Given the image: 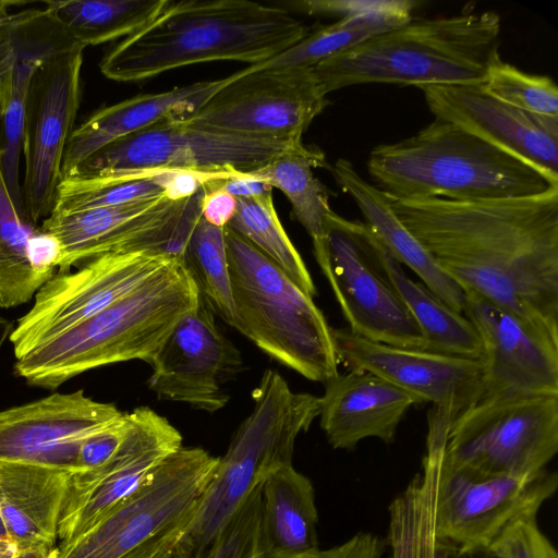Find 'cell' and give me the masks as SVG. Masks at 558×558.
<instances>
[{"mask_svg": "<svg viewBox=\"0 0 558 558\" xmlns=\"http://www.w3.org/2000/svg\"><path fill=\"white\" fill-rule=\"evenodd\" d=\"M70 473L0 461V514L19 550L57 547Z\"/></svg>", "mask_w": 558, "mask_h": 558, "instance_id": "d4e9b609", "label": "cell"}, {"mask_svg": "<svg viewBox=\"0 0 558 558\" xmlns=\"http://www.w3.org/2000/svg\"><path fill=\"white\" fill-rule=\"evenodd\" d=\"M383 539L369 532H359L344 543L322 550L318 558H381Z\"/></svg>", "mask_w": 558, "mask_h": 558, "instance_id": "ee69618b", "label": "cell"}, {"mask_svg": "<svg viewBox=\"0 0 558 558\" xmlns=\"http://www.w3.org/2000/svg\"><path fill=\"white\" fill-rule=\"evenodd\" d=\"M557 486V473L547 469L525 475L482 476L452 469L444 460L436 496V537L458 547L488 548L511 523L537 515Z\"/></svg>", "mask_w": 558, "mask_h": 558, "instance_id": "2e32d148", "label": "cell"}, {"mask_svg": "<svg viewBox=\"0 0 558 558\" xmlns=\"http://www.w3.org/2000/svg\"><path fill=\"white\" fill-rule=\"evenodd\" d=\"M13 328L14 326L12 320L0 315V349L7 339L10 338Z\"/></svg>", "mask_w": 558, "mask_h": 558, "instance_id": "816d5d0a", "label": "cell"}, {"mask_svg": "<svg viewBox=\"0 0 558 558\" xmlns=\"http://www.w3.org/2000/svg\"><path fill=\"white\" fill-rule=\"evenodd\" d=\"M159 170L72 175L60 181L51 214L119 206L166 195Z\"/></svg>", "mask_w": 558, "mask_h": 558, "instance_id": "d590c367", "label": "cell"}, {"mask_svg": "<svg viewBox=\"0 0 558 558\" xmlns=\"http://www.w3.org/2000/svg\"><path fill=\"white\" fill-rule=\"evenodd\" d=\"M317 523L313 483L293 464L272 472L263 482L262 558H318Z\"/></svg>", "mask_w": 558, "mask_h": 558, "instance_id": "4316f807", "label": "cell"}, {"mask_svg": "<svg viewBox=\"0 0 558 558\" xmlns=\"http://www.w3.org/2000/svg\"><path fill=\"white\" fill-rule=\"evenodd\" d=\"M291 5L308 15L330 16L338 21L380 12L412 14L420 2L413 0H302Z\"/></svg>", "mask_w": 558, "mask_h": 558, "instance_id": "60d3db41", "label": "cell"}, {"mask_svg": "<svg viewBox=\"0 0 558 558\" xmlns=\"http://www.w3.org/2000/svg\"><path fill=\"white\" fill-rule=\"evenodd\" d=\"M390 201L400 221L463 291L558 344V186L476 202Z\"/></svg>", "mask_w": 558, "mask_h": 558, "instance_id": "6da1fadb", "label": "cell"}, {"mask_svg": "<svg viewBox=\"0 0 558 558\" xmlns=\"http://www.w3.org/2000/svg\"><path fill=\"white\" fill-rule=\"evenodd\" d=\"M148 364L147 384L158 399L214 413L228 403L226 384L240 373L243 361L201 298L173 326Z\"/></svg>", "mask_w": 558, "mask_h": 558, "instance_id": "ac0fdd59", "label": "cell"}, {"mask_svg": "<svg viewBox=\"0 0 558 558\" xmlns=\"http://www.w3.org/2000/svg\"><path fill=\"white\" fill-rule=\"evenodd\" d=\"M28 14L29 11H26L24 19L19 24L0 29V100L9 85L19 54L17 28L23 24Z\"/></svg>", "mask_w": 558, "mask_h": 558, "instance_id": "f6af8a7d", "label": "cell"}, {"mask_svg": "<svg viewBox=\"0 0 558 558\" xmlns=\"http://www.w3.org/2000/svg\"><path fill=\"white\" fill-rule=\"evenodd\" d=\"M47 51L27 53L19 40V54L9 85L0 100V167L9 194L23 220L20 160L23 153L27 97L33 75Z\"/></svg>", "mask_w": 558, "mask_h": 558, "instance_id": "8d00e7d4", "label": "cell"}, {"mask_svg": "<svg viewBox=\"0 0 558 558\" xmlns=\"http://www.w3.org/2000/svg\"><path fill=\"white\" fill-rule=\"evenodd\" d=\"M130 423L129 412H123L116 422L88 435L80 446L75 473L96 471L111 461L128 435Z\"/></svg>", "mask_w": 558, "mask_h": 558, "instance_id": "b9f144b4", "label": "cell"}, {"mask_svg": "<svg viewBox=\"0 0 558 558\" xmlns=\"http://www.w3.org/2000/svg\"><path fill=\"white\" fill-rule=\"evenodd\" d=\"M369 244L380 272L418 326L426 351L481 361L482 344L471 322L426 286L412 280L371 230Z\"/></svg>", "mask_w": 558, "mask_h": 558, "instance_id": "f1b7e54d", "label": "cell"}, {"mask_svg": "<svg viewBox=\"0 0 558 558\" xmlns=\"http://www.w3.org/2000/svg\"><path fill=\"white\" fill-rule=\"evenodd\" d=\"M302 143L296 138L241 135L166 120L105 146L70 177L149 170L248 172Z\"/></svg>", "mask_w": 558, "mask_h": 558, "instance_id": "30bf717a", "label": "cell"}, {"mask_svg": "<svg viewBox=\"0 0 558 558\" xmlns=\"http://www.w3.org/2000/svg\"><path fill=\"white\" fill-rule=\"evenodd\" d=\"M412 20V14L380 12L338 20L320 26L283 52L253 69L313 68L338 56L363 41L387 31L402 26Z\"/></svg>", "mask_w": 558, "mask_h": 558, "instance_id": "d6a6232c", "label": "cell"}, {"mask_svg": "<svg viewBox=\"0 0 558 558\" xmlns=\"http://www.w3.org/2000/svg\"><path fill=\"white\" fill-rule=\"evenodd\" d=\"M332 338L338 361L349 369L377 375L453 418L483 396L480 360L378 343L348 328H332Z\"/></svg>", "mask_w": 558, "mask_h": 558, "instance_id": "d6986e66", "label": "cell"}, {"mask_svg": "<svg viewBox=\"0 0 558 558\" xmlns=\"http://www.w3.org/2000/svg\"><path fill=\"white\" fill-rule=\"evenodd\" d=\"M19 551L17 546L11 539H0V558H13Z\"/></svg>", "mask_w": 558, "mask_h": 558, "instance_id": "f907efd6", "label": "cell"}, {"mask_svg": "<svg viewBox=\"0 0 558 558\" xmlns=\"http://www.w3.org/2000/svg\"><path fill=\"white\" fill-rule=\"evenodd\" d=\"M558 451V396H482L451 423L445 463L475 475H525Z\"/></svg>", "mask_w": 558, "mask_h": 558, "instance_id": "ba28073f", "label": "cell"}, {"mask_svg": "<svg viewBox=\"0 0 558 558\" xmlns=\"http://www.w3.org/2000/svg\"><path fill=\"white\" fill-rule=\"evenodd\" d=\"M537 515H526L511 523L490 544L496 558H558L553 543L537 524Z\"/></svg>", "mask_w": 558, "mask_h": 558, "instance_id": "ab89813d", "label": "cell"}, {"mask_svg": "<svg viewBox=\"0 0 558 558\" xmlns=\"http://www.w3.org/2000/svg\"><path fill=\"white\" fill-rule=\"evenodd\" d=\"M83 51L73 43L50 48L29 85L21 193L24 221L31 228L53 208L63 154L80 108Z\"/></svg>", "mask_w": 558, "mask_h": 558, "instance_id": "7c38bea8", "label": "cell"}, {"mask_svg": "<svg viewBox=\"0 0 558 558\" xmlns=\"http://www.w3.org/2000/svg\"><path fill=\"white\" fill-rule=\"evenodd\" d=\"M228 77L203 81L156 94H142L102 107L73 129L62 163L61 180L105 146L166 120H187L226 83Z\"/></svg>", "mask_w": 558, "mask_h": 558, "instance_id": "cb8c5ba5", "label": "cell"}, {"mask_svg": "<svg viewBox=\"0 0 558 558\" xmlns=\"http://www.w3.org/2000/svg\"><path fill=\"white\" fill-rule=\"evenodd\" d=\"M328 280L348 329L364 339L392 347L426 351L423 335L387 279L369 244V229L335 211L325 218Z\"/></svg>", "mask_w": 558, "mask_h": 558, "instance_id": "9a60e30c", "label": "cell"}, {"mask_svg": "<svg viewBox=\"0 0 558 558\" xmlns=\"http://www.w3.org/2000/svg\"><path fill=\"white\" fill-rule=\"evenodd\" d=\"M0 539H10L9 531L7 529V525L4 523V520L2 519L0 514Z\"/></svg>", "mask_w": 558, "mask_h": 558, "instance_id": "f5cc1de1", "label": "cell"}, {"mask_svg": "<svg viewBox=\"0 0 558 558\" xmlns=\"http://www.w3.org/2000/svg\"><path fill=\"white\" fill-rule=\"evenodd\" d=\"M129 414L128 435L112 460L96 471L70 473L58 523L59 547L85 534L182 447L180 432L151 409L140 407Z\"/></svg>", "mask_w": 558, "mask_h": 558, "instance_id": "e0dca14e", "label": "cell"}, {"mask_svg": "<svg viewBox=\"0 0 558 558\" xmlns=\"http://www.w3.org/2000/svg\"><path fill=\"white\" fill-rule=\"evenodd\" d=\"M181 259L202 300L213 313L232 326L234 310L225 228L216 227L199 216L184 243Z\"/></svg>", "mask_w": 558, "mask_h": 558, "instance_id": "e575fe53", "label": "cell"}, {"mask_svg": "<svg viewBox=\"0 0 558 558\" xmlns=\"http://www.w3.org/2000/svg\"><path fill=\"white\" fill-rule=\"evenodd\" d=\"M325 154L316 146H299L265 166L246 172L280 190L292 206L293 217L310 234L320 269L327 262L325 218L331 211L330 191L315 175L314 168L327 167Z\"/></svg>", "mask_w": 558, "mask_h": 558, "instance_id": "f546056e", "label": "cell"}, {"mask_svg": "<svg viewBox=\"0 0 558 558\" xmlns=\"http://www.w3.org/2000/svg\"><path fill=\"white\" fill-rule=\"evenodd\" d=\"M435 118L449 121L536 168L558 177V117L518 109L481 84L417 86Z\"/></svg>", "mask_w": 558, "mask_h": 558, "instance_id": "44dd1931", "label": "cell"}, {"mask_svg": "<svg viewBox=\"0 0 558 558\" xmlns=\"http://www.w3.org/2000/svg\"><path fill=\"white\" fill-rule=\"evenodd\" d=\"M232 327L280 364L312 381L338 372L332 328L323 312L278 265L225 227Z\"/></svg>", "mask_w": 558, "mask_h": 558, "instance_id": "52a82bcc", "label": "cell"}, {"mask_svg": "<svg viewBox=\"0 0 558 558\" xmlns=\"http://www.w3.org/2000/svg\"><path fill=\"white\" fill-rule=\"evenodd\" d=\"M122 414L84 390L56 392L0 411V461L75 473L82 441Z\"/></svg>", "mask_w": 558, "mask_h": 558, "instance_id": "ffe728a7", "label": "cell"}, {"mask_svg": "<svg viewBox=\"0 0 558 558\" xmlns=\"http://www.w3.org/2000/svg\"><path fill=\"white\" fill-rule=\"evenodd\" d=\"M342 191L360 208L365 225L386 251L401 265L408 266L422 283L453 311L463 312L465 294L462 288L435 263L428 252L400 221L390 198L374 184L366 182L351 161L339 158L327 166Z\"/></svg>", "mask_w": 558, "mask_h": 558, "instance_id": "484cf974", "label": "cell"}, {"mask_svg": "<svg viewBox=\"0 0 558 558\" xmlns=\"http://www.w3.org/2000/svg\"><path fill=\"white\" fill-rule=\"evenodd\" d=\"M124 558H148V557H146L142 551L136 550L133 554H131Z\"/></svg>", "mask_w": 558, "mask_h": 558, "instance_id": "db71d44e", "label": "cell"}, {"mask_svg": "<svg viewBox=\"0 0 558 558\" xmlns=\"http://www.w3.org/2000/svg\"><path fill=\"white\" fill-rule=\"evenodd\" d=\"M253 400L195 510L182 526L150 543L153 558H202L247 497L272 472L292 465L298 436L320 412V397L292 391L272 369L264 372Z\"/></svg>", "mask_w": 558, "mask_h": 558, "instance_id": "3957f363", "label": "cell"}, {"mask_svg": "<svg viewBox=\"0 0 558 558\" xmlns=\"http://www.w3.org/2000/svg\"><path fill=\"white\" fill-rule=\"evenodd\" d=\"M436 558H496V556L485 547L464 548L438 541Z\"/></svg>", "mask_w": 558, "mask_h": 558, "instance_id": "7dc6e473", "label": "cell"}, {"mask_svg": "<svg viewBox=\"0 0 558 558\" xmlns=\"http://www.w3.org/2000/svg\"><path fill=\"white\" fill-rule=\"evenodd\" d=\"M223 180V179H222ZM217 181L206 185L199 203L201 216L209 223L225 228L236 209V197L217 186Z\"/></svg>", "mask_w": 558, "mask_h": 558, "instance_id": "7bdbcfd3", "label": "cell"}, {"mask_svg": "<svg viewBox=\"0 0 558 558\" xmlns=\"http://www.w3.org/2000/svg\"><path fill=\"white\" fill-rule=\"evenodd\" d=\"M500 17L494 11L411 20L374 36L313 71L323 92L360 84H483L499 56Z\"/></svg>", "mask_w": 558, "mask_h": 558, "instance_id": "8992f818", "label": "cell"}, {"mask_svg": "<svg viewBox=\"0 0 558 558\" xmlns=\"http://www.w3.org/2000/svg\"><path fill=\"white\" fill-rule=\"evenodd\" d=\"M19 214L0 167V307L32 300L54 270L39 269L32 256L33 235Z\"/></svg>", "mask_w": 558, "mask_h": 558, "instance_id": "1f68e13d", "label": "cell"}, {"mask_svg": "<svg viewBox=\"0 0 558 558\" xmlns=\"http://www.w3.org/2000/svg\"><path fill=\"white\" fill-rule=\"evenodd\" d=\"M329 104L313 68L248 65L228 76V82L184 121L233 134L302 140Z\"/></svg>", "mask_w": 558, "mask_h": 558, "instance_id": "5bb4252c", "label": "cell"}, {"mask_svg": "<svg viewBox=\"0 0 558 558\" xmlns=\"http://www.w3.org/2000/svg\"><path fill=\"white\" fill-rule=\"evenodd\" d=\"M226 228L253 244L278 265L306 294L316 288L311 274L277 215L272 194L236 197V209Z\"/></svg>", "mask_w": 558, "mask_h": 558, "instance_id": "836d02e7", "label": "cell"}, {"mask_svg": "<svg viewBox=\"0 0 558 558\" xmlns=\"http://www.w3.org/2000/svg\"><path fill=\"white\" fill-rule=\"evenodd\" d=\"M217 186L235 197H257L272 194V187L246 172H236L232 177L217 181Z\"/></svg>", "mask_w": 558, "mask_h": 558, "instance_id": "bcb514c9", "label": "cell"}, {"mask_svg": "<svg viewBox=\"0 0 558 558\" xmlns=\"http://www.w3.org/2000/svg\"><path fill=\"white\" fill-rule=\"evenodd\" d=\"M421 471L388 506L390 558H436L435 508L450 424L429 416Z\"/></svg>", "mask_w": 558, "mask_h": 558, "instance_id": "83f0119b", "label": "cell"}, {"mask_svg": "<svg viewBox=\"0 0 558 558\" xmlns=\"http://www.w3.org/2000/svg\"><path fill=\"white\" fill-rule=\"evenodd\" d=\"M320 427L335 449L352 450L365 438L395 441L415 396L366 371L349 369L325 383Z\"/></svg>", "mask_w": 558, "mask_h": 558, "instance_id": "603a6c76", "label": "cell"}, {"mask_svg": "<svg viewBox=\"0 0 558 558\" xmlns=\"http://www.w3.org/2000/svg\"><path fill=\"white\" fill-rule=\"evenodd\" d=\"M366 165L374 185L393 199L476 202L558 186V177L438 118L411 137L374 147Z\"/></svg>", "mask_w": 558, "mask_h": 558, "instance_id": "277c9868", "label": "cell"}, {"mask_svg": "<svg viewBox=\"0 0 558 558\" xmlns=\"http://www.w3.org/2000/svg\"><path fill=\"white\" fill-rule=\"evenodd\" d=\"M259 485L202 558H262Z\"/></svg>", "mask_w": 558, "mask_h": 558, "instance_id": "f35d334b", "label": "cell"}, {"mask_svg": "<svg viewBox=\"0 0 558 558\" xmlns=\"http://www.w3.org/2000/svg\"><path fill=\"white\" fill-rule=\"evenodd\" d=\"M206 187L189 198L166 195L119 206L50 214L39 232L57 245L54 268L60 272L111 253L169 251L181 255L184 243L201 216Z\"/></svg>", "mask_w": 558, "mask_h": 558, "instance_id": "8fae6325", "label": "cell"}, {"mask_svg": "<svg viewBox=\"0 0 558 558\" xmlns=\"http://www.w3.org/2000/svg\"><path fill=\"white\" fill-rule=\"evenodd\" d=\"M23 3V1L0 0V29L12 27L24 19L25 11L15 14L10 13L11 7Z\"/></svg>", "mask_w": 558, "mask_h": 558, "instance_id": "c3c4849f", "label": "cell"}, {"mask_svg": "<svg viewBox=\"0 0 558 558\" xmlns=\"http://www.w3.org/2000/svg\"><path fill=\"white\" fill-rule=\"evenodd\" d=\"M483 90L529 112L558 117V88L551 77L526 73L498 57L489 66Z\"/></svg>", "mask_w": 558, "mask_h": 558, "instance_id": "74e56055", "label": "cell"}, {"mask_svg": "<svg viewBox=\"0 0 558 558\" xmlns=\"http://www.w3.org/2000/svg\"><path fill=\"white\" fill-rule=\"evenodd\" d=\"M59 548H35L28 550L19 551L13 558H57Z\"/></svg>", "mask_w": 558, "mask_h": 558, "instance_id": "681fc988", "label": "cell"}, {"mask_svg": "<svg viewBox=\"0 0 558 558\" xmlns=\"http://www.w3.org/2000/svg\"><path fill=\"white\" fill-rule=\"evenodd\" d=\"M201 294L181 256L99 313L17 359L29 385L56 389L90 369L153 357Z\"/></svg>", "mask_w": 558, "mask_h": 558, "instance_id": "5b68a950", "label": "cell"}, {"mask_svg": "<svg viewBox=\"0 0 558 558\" xmlns=\"http://www.w3.org/2000/svg\"><path fill=\"white\" fill-rule=\"evenodd\" d=\"M166 0H51L43 15L82 47L128 37L142 28Z\"/></svg>", "mask_w": 558, "mask_h": 558, "instance_id": "4dcf8cb0", "label": "cell"}, {"mask_svg": "<svg viewBox=\"0 0 558 558\" xmlns=\"http://www.w3.org/2000/svg\"><path fill=\"white\" fill-rule=\"evenodd\" d=\"M218 463L196 447L167 457L126 499L57 558H124L179 529L191 517Z\"/></svg>", "mask_w": 558, "mask_h": 558, "instance_id": "9c48e42d", "label": "cell"}, {"mask_svg": "<svg viewBox=\"0 0 558 558\" xmlns=\"http://www.w3.org/2000/svg\"><path fill=\"white\" fill-rule=\"evenodd\" d=\"M312 29L279 5L166 0L149 22L107 51L99 69L109 80L129 83L211 61L254 65L294 46Z\"/></svg>", "mask_w": 558, "mask_h": 558, "instance_id": "7a4b0ae2", "label": "cell"}, {"mask_svg": "<svg viewBox=\"0 0 558 558\" xmlns=\"http://www.w3.org/2000/svg\"><path fill=\"white\" fill-rule=\"evenodd\" d=\"M464 294L462 314L482 344L483 396H558V344L478 294Z\"/></svg>", "mask_w": 558, "mask_h": 558, "instance_id": "7402d4cb", "label": "cell"}, {"mask_svg": "<svg viewBox=\"0 0 558 558\" xmlns=\"http://www.w3.org/2000/svg\"><path fill=\"white\" fill-rule=\"evenodd\" d=\"M169 251L111 253L75 271L54 274L36 292L31 310L10 335L20 359L125 296L166 266Z\"/></svg>", "mask_w": 558, "mask_h": 558, "instance_id": "4fadbf2b", "label": "cell"}]
</instances>
